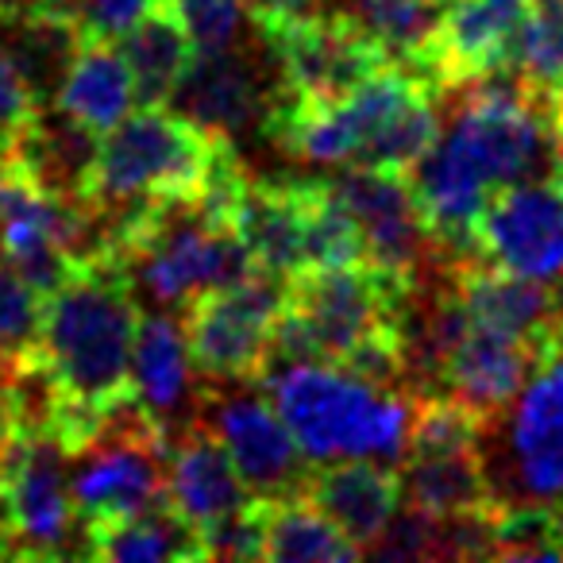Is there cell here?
<instances>
[{
    "mask_svg": "<svg viewBox=\"0 0 563 563\" xmlns=\"http://www.w3.org/2000/svg\"><path fill=\"white\" fill-rule=\"evenodd\" d=\"M452 120L429 155L409 170L424 224L448 258L475 255V220L498 189L552 174L548 101L514 70L498 66L444 89Z\"/></svg>",
    "mask_w": 563,
    "mask_h": 563,
    "instance_id": "cell-1",
    "label": "cell"
},
{
    "mask_svg": "<svg viewBox=\"0 0 563 563\" xmlns=\"http://www.w3.org/2000/svg\"><path fill=\"white\" fill-rule=\"evenodd\" d=\"M140 306L124 263L97 251L47 298L35 371L47 378L51 406L109 417L135 398L132 344Z\"/></svg>",
    "mask_w": 563,
    "mask_h": 563,
    "instance_id": "cell-2",
    "label": "cell"
},
{
    "mask_svg": "<svg viewBox=\"0 0 563 563\" xmlns=\"http://www.w3.org/2000/svg\"><path fill=\"white\" fill-rule=\"evenodd\" d=\"M263 386L309 463H401L406 455L417 394L378 386L347 367L313 360L271 363Z\"/></svg>",
    "mask_w": 563,
    "mask_h": 563,
    "instance_id": "cell-3",
    "label": "cell"
},
{
    "mask_svg": "<svg viewBox=\"0 0 563 563\" xmlns=\"http://www.w3.org/2000/svg\"><path fill=\"white\" fill-rule=\"evenodd\" d=\"M104 251L124 263L135 294H147L158 309H186L201 294L258 271L232 220L205 197L124 212L109 224Z\"/></svg>",
    "mask_w": 563,
    "mask_h": 563,
    "instance_id": "cell-4",
    "label": "cell"
},
{
    "mask_svg": "<svg viewBox=\"0 0 563 563\" xmlns=\"http://www.w3.org/2000/svg\"><path fill=\"white\" fill-rule=\"evenodd\" d=\"M235 143L212 135L174 112L170 104L132 109L112 132L97 140L93 174L86 186V209L112 220L155 201H197L209 194L220 163Z\"/></svg>",
    "mask_w": 563,
    "mask_h": 563,
    "instance_id": "cell-5",
    "label": "cell"
},
{
    "mask_svg": "<svg viewBox=\"0 0 563 563\" xmlns=\"http://www.w3.org/2000/svg\"><path fill=\"white\" fill-rule=\"evenodd\" d=\"M478 452L494 509H552L563 498V332L514 401L483 421Z\"/></svg>",
    "mask_w": 563,
    "mask_h": 563,
    "instance_id": "cell-6",
    "label": "cell"
},
{
    "mask_svg": "<svg viewBox=\"0 0 563 563\" xmlns=\"http://www.w3.org/2000/svg\"><path fill=\"white\" fill-rule=\"evenodd\" d=\"M170 429L158 424L140 401H124L101 429L70 455V498L78 525L120 521L166 501Z\"/></svg>",
    "mask_w": 563,
    "mask_h": 563,
    "instance_id": "cell-7",
    "label": "cell"
},
{
    "mask_svg": "<svg viewBox=\"0 0 563 563\" xmlns=\"http://www.w3.org/2000/svg\"><path fill=\"white\" fill-rule=\"evenodd\" d=\"M290 298V278L274 271H251L247 278L201 294L181 309L189 360L209 386L263 383L274 363V329Z\"/></svg>",
    "mask_w": 563,
    "mask_h": 563,
    "instance_id": "cell-8",
    "label": "cell"
},
{
    "mask_svg": "<svg viewBox=\"0 0 563 563\" xmlns=\"http://www.w3.org/2000/svg\"><path fill=\"white\" fill-rule=\"evenodd\" d=\"M258 35L278 70L282 101L290 104L336 101L390 63L383 47L340 12H317Z\"/></svg>",
    "mask_w": 563,
    "mask_h": 563,
    "instance_id": "cell-9",
    "label": "cell"
},
{
    "mask_svg": "<svg viewBox=\"0 0 563 563\" xmlns=\"http://www.w3.org/2000/svg\"><path fill=\"white\" fill-rule=\"evenodd\" d=\"M0 478L9 486L16 560H55L78 529L70 498V455L47 429L12 424L0 455Z\"/></svg>",
    "mask_w": 563,
    "mask_h": 563,
    "instance_id": "cell-10",
    "label": "cell"
},
{
    "mask_svg": "<svg viewBox=\"0 0 563 563\" xmlns=\"http://www.w3.org/2000/svg\"><path fill=\"white\" fill-rule=\"evenodd\" d=\"M332 189L360 224L371 266L401 282H417L424 266L448 258L424 224L409 174L378 170V166H344L332 178Z\"/></svg>",
    "mask_w": 563,
    "mask_h": 563,
    "instance_id": "cell-11",
    "label": "cell"
},
{
    "mask_svg": "<svg viewBox=\"0 0 563 563\" xmlns=\"http://www.w3.org/2000/svg\"><path fill=\"white\" fill-rule=\"evenodd\" d=\"M197 421H205L255 498L298 494L309 475V455L301 452L290 424L282 421L271 394L251 390H205Z\"/></svg>",
    "mask_w": 563,
    "mask_h": 563,
    "instance_id": "cell-12",
    "label": "cell"
},
{
    "mask_svg": "<svg viewBox=\"0 0 563 563\" xmlns=\"http://www.w3.org/2000/svg\"><path fill=\"white\" fill-rule=\"evenodd\" d=\"M271 66L243 43L228 51H197L181 86L174 89L170 109L228 143H235V135L251 132V128L266 132L274 104L282 97L278 70L274 78H266Z\"/></svg>",
    "mask_w": 563,
    "mask_h": 563,
    "instance_id": "cell-13",
    "label": "cell"
},
{
    "mask_svg": "<svg viewBox=\"0 0 563 563\" xmlns=\"http://www.w3.org/2000/svg\"><path fill=\"white\" fill-rule=\"evenodd\" d=\"M471 240L486 263L563 286V197L544 178L498 189L478 212Z\"/></svg>",
    "mask_w": 563,
    "mask_h": 563,
    "instance_id": "cell-14",
    "label": "cell"
},
{
    "mask_svg": "<svg viewBox=\"0 0 563 563\" xmlns=\"http://www.w3.org/2000/svg\"><path fill=\"white\" fill-rule=\"evenodd\" d=\"M540 355H544V347L471 321V313L463 309L452 336L444 340L437 355V394H452L455 401L475 409L486 421L514 401V394L532 375Z\"/></svg>",
    "mask_w": 563,
    "mask_h": 563,
    "instance_id": "cell-15",
    "label": "cell"
},
{
    "mask_svg": "<svg viewBox=\"0 0 563 563\" xmlns=\"http://www.w3.org/2000/svg\"><path fill=\"white\" fill-rule=\"evenodd\" d=\"M448 282L471 321L548 347L563 332V286L514 274L478 255L448 258Z\"/></svg>",
    "mask_w": 563,
    "mask_h": 563,
    "instance_id": "cell-16",
    "label": "cell"
},
{
    "mask_svg": "<svg viewBox=\"0 0 563 563\" xmlns=\"http://www.w3.org/2000/svg\"><path fill=\"white\" fill-rule=\"evenodd\" d=\"M529 9L532 0H444L424 66V81L437 97L467 78L509 66Z\"/></svg>",
    "mask_w": 563,
    "mask_h": 563,
    "instance_id": "cell-17",
    "label": "cell"
},
{
    "mask_svg": "<svg viewBox=\"0 0 563 563\" xmlns=\"http://www.w3.org/2000/svg\"><path fill=\"white\" fill-rule=\"evenodd\" d=\"M166 501H170V509L181 521H189L201 532L205 544H209V537L220 525L240 517L255 501V494L240 478V471H235L232 455L217 440V432L205 421H197V417L170 437Z\"/></svg>",
    "mask_w": 563,
    "mask_h": 563,
    "instance_id": "cell-18",
    "label": "cell"
},
{
    "mask_svg": "<svg viewBox=\"0 0 563 563\" xmlns=\"http://www.w3.org/2000/svg\"><path fill=\"white\" fill-rule=\"evenodd\" d=\"M309 501L321 509L324 517L340 525L347 540L360 544L367 555L371 544L386 532L406 501H401V471L398 463L383 460H332L309 467L306 486H301Z\"/></svg>",
    "mask_w": 563,
    "mask_h": 563,
    "instance_id": "cell-19",
    "label": "cell"
},
{
    "mask_svg": "<svg viewBox=\"0 0 563 563\" xmlns=\"http://www.w3.org/2000/svg\"><path fill=\"white\" fill-rule=\"evenodd\" d=\"M194 360H189L186 329L170 309H155L135 324L132 344V390L135 401L170 429V437L181 424L194 421Z\"/></svg>",
    "mask_w": 563,
    "mask_h": 563,
    "instance_id": "cell-20",
    "label": "cell"
},
{
    "mask_svg": "<svg viewBox=\"0 0 563 563\" xmlns=\"http://www.w3.org/2000/svg\"><path fill=\"white\" fill-rule=\"evenodd\" d=\"M232 228L263 271H306V181H243L232 205Z\"/></svg>",
    "mask_w": 563,
    "mask_h": 563,
    "instance_id": "cell-21",
    "label": "cell"
},
{
    "mask_svg": "<svg viewBox=\"0 0 563 563\" xmlns=\"http://www.w3.org/2000/svg\"><path fill=\"white\" fill-rule=\"evenodd\" d=\"M81 43H86V35L70 20L43 9L35 0H20V4L0 12V47L12 58V66L20 70V78L27 81V89L43 109L55 104Z\"/></svg>",
    "mask_w": 563,
    "mask_h": 563,
    "instance_id": "cell-22",
    "label": "cell"
},
{
    "mask_svg": "<svg viewBox=\"0 0 563 563\" xmlns=\"http://www.w3.org/2000/svg\"><path fill=\"white\" fill-rule=\"evenodd\" d=\"M401 471V501L432 517H478L490 514V483L483 471V452L475 448H429L406 452Z\"/></svg>",
    "mask_w": 563,
    "mask_h": 563,
    "instance_id": "cell-23",
    "label": "cell"
},
{
    "mask_svg": "<svg viewBox=\"0 0 563 563\" xmlns=\"http://www.w3.org/2000/svg\"><path fill=\"white\" fill-rule=\"evenodd\" d=\"M135 101H140L135 97V78L120 43L86 40L78 55H74L70 70H66L55 109H63L66 117L78 120L93 135H104L135 109Z\"/></svg>",
    "mask_w": 563,
    "mask_h": 563,
    "instance_id": "cell-24",
    "label": "cell"
},
{
    "mask_svg": "<svg viewBox=\"0 0 563 563\" xmlns=\"http://www.w3.org/2000/svg\"><path fill=\"white\" fill-rule=\"evenodd\" d=\"M117 43L132 66L140 104H170L174 89L181 86L197 55V43L181 12L174 9V0H151L143 16Z\"/></svg>",
    "mask_w": 563,
    "mask_h": 563,
    "instance_id": "cell-25",
    "label": "cell"
},
{
    "mask_svg": "<svg viewBox=\"0 0 563 563\" xmlns=\"http://www.w3.org/2000/svg\"><path fill=\"white\" fill-rule=\"evenodd\" d=\"M81 552L104 563H151V560H209V544L189 521H181L170 501L147 514L120 517V521L86 525Z\"/></svg>",
    "mask_w": 563,
    "mask_h": 563,
    "instance_id": "cell-26",
    "label": "cell"
},
{
    "mask_svg": "<svg viewBox=\"0 0 563 563\" xmlns=\"http://www.w3.org/2000/svg\"><path fill=\"white\" fill-rule=\"evenodd\" d=\"M360 544L340 532L306 494L263 498V560L286 563H344L360 560Z\"/></svg>",
    "mask_w": 563,
    "mask_h": 563,
    "instance_id": "cell-27",
    "label": "cell"
},
{
    "mask_svg": "<svg viewBox=\"0 0 563 563\" xmlns=\"http://www.w3.org/2000/svg\"><path fill=\"white\" fill-rule=\"evenodd\" d=\"M336 12L371 35L390 63L424 78L444 0H340Z\"/></svg>",
    "mask_w": 563,
    "mask_h": 563,
    "instance_id": "cell-28",
    "label": "cell"
},
{
    "mask_svg": "<svg viewBox=\"0 0 563 563\" xmlns=\"http://www.w3.org/2000/svg\"><path fill=\"white\" fill-rule=\"evenodd\" d=\"M43 317H47V294L0 255V360L9 363L12 375L32 371L40 360Z\"/></svg>",
    "mask_w": 563,
    "mask_h": 563,
    "instance_id": "cell-29",
    "label": "cell"
},
{
    "mask_svg": "<svg viewBox=\"0 0 563 563\" xmlns=\"http://www.w3.org/2000/svg\"><path fill=\"white\" fill-rule=\"evenodd\" d=\"M509 66L544 101L563 86V0H532Z\"/></svg>",
    "mask_w": 563,
    "mask_h": 563,
    "instance_id": "cell-30",
    "label": "cell"
},
{
    "mask_svg": "<svg viewBox=\"0 0 563 563\" xmlns=\"http://www.w3.org/2000/svg\"><path fill=\"white\" fill-rule=\"evenodd\" d=\"M181 12L197 51H228L243 43L247 27V4L243 0H174Z\"/></svg>",
    "mask_w": 563,
    "mask_h": 563,
    "instance_id": "cell-31",
    "label": "cell"
},
{
    "mask_svg": "<svg viewBox=\"0 0 563 563\" xmlns=\"http://www.w3.org/2000/svg\"><path fill=\"white\" fill-rule=\"evenodd\" d=\"M40 112H43V104L35 101L27 81L20 78L12 58L4 55V47H0V135L9 140V147H12V140L40 117Z\"/></svg>",
    "mask_w": 563,
    "mask_h": 563,
    "instance_id": "cell-32",
    "label": "cell"
},
{
    "mask_svg": "<svg viewBox=\"0 0 563 563\" xmlns=\"http://www.w3.org/2000/svg\"><path fill=\"white\" fill-rule=\"evenodd\" d=\"M255 32H274V27L290 24L301 16H317L324 0H243Z\"/></svg>",
    "mask_w": 563,
    "mask_h": 563,
    "instance_id": "cell-33",
    "label": "cell"
},
{
    "mask_svg": "<svg viewBox=\"0 0 563 563\" xmlns=\"http://www.w3.org/2000/svg\"><path fill=\"white\" fill-rule=\"evenodd\" d=\"M0 548H4L9 560H16V525H12V501L4 478H0Z\"/></svg>",
    "mask_w": 563,
    "mask_h": 563,
    "instance_id": "cell-34",
    "label": "cell"
},
{
    "mask_svg": "<svg viewBox=\"0 0 563 563\" xmlns=\"http://www.w3.org/2000/svg\"><path fill=\"white\" fill-rule=\"evenodd\" d=\"M9 390H12V371H9V363L0 360V413H4V401H9Z\"/></svg>",
    "mask_w": 563,
    "mask_h": 563,
    "instance_id": "cell-35",
    "label": "cell"
},
{
    "mask_svg": "<svg viewBox=\"0 0 563 563\" xmlns=\"http://www.w3.org/2000/svg\"><path fill=\"white\" fill-rule=\"evenodd\" d=\"M552 529H555V544H560V552H563V498L552 506Z\"/></svg>",
    "mask_w": 563,
    "mask_h": 563,
    "instance_id": "cell-36",
    "label": "cell"
},
{
    "mask_svg": "<svg viewBox=\"0 0 563 563\" xmlns=\"http://www.w3.org/2000/svg\"><path fill=\"white\" fill-rule=\"evenodd\" d=\"M9 163V140H4V135H0V166Z\"/></svg>",
    "mask_w": 563,
    "mask_h": 563,
    "instance_id": "cell-37",
    "label": "cell"
},
{
    "mask_svg": "<svg viewBox=\"0 0 563 563\" xmlns=\"http://www.w3.org/2000/svg\"><path fill=\"white\" fill-rule=\"evenodd\" d=\"M12 4H20V0H0V12H4V9H12Z\"/></svg>",
    "mask_w": 563,
    "mask_h": 563,
    "instance_id": "cell-38",
    "label": "cell"
},
{
    "mask_svg": "<svg viewBox=\"0 0 563 563\" xmlns=\"http://www.w3.org/2000/svg\"><path fill=\"white\" fill-rule=\"evenodd\" d=\"M0 560H9V555H4V548H0Z\"/></svg>",
    "mask_w": 563,
    "mask_h": 563,
    "instance_id": "cell-39",
    "label": "cell"
}]
</instances>
